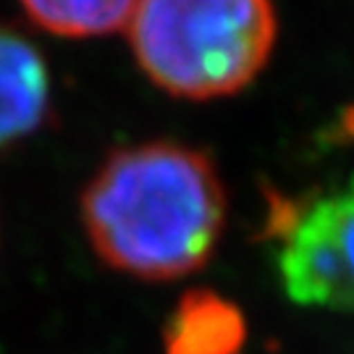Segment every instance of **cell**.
Returning a JSON list of instances; mask_svg holds the SVG:
<instances>
[{"label":"cell","instance_id":"6da1fadb","mask_svg":"<svg viewBox=\"0 0 354 354\" xmlns=\"http://www.w3.org/2000/svg\"><path fill=\"white\" fill-rule=\"evenodd\" d=\"M95 254L142 281H174L207 266L226 226V189L205 152L155 140L111 152L82 192Z\"/></svg>","mask_w":354,"mask_h":354},{"label":"cell","instance_id":"7a4b0ae2","mask_svg":"<svg viewBox=\"0 0 354 354\" xmlns=\"http://www.w3.org/2000/svg\"><path fill=\"white\" fill-rule=\"evenodd\" d=\"M129 42L155 87L184 100L244 89L276 45L273 0H137Z\"/></svg>","mask_w":354,"mask_h":354},{"label":"cell","instance_id":"3957f363","mask_svg":"<svg viewBox=\"0 0 354 354\" xmlns=\"http://www.w3.org/2000/svg\"><path fill=\"white\" fill-rule=\"evenodd\" d=\"M279 270L297 304L354 313V178L304 210L283 239Z\"/></svg>","mask_w":354,"mask_h":354},{"label":"cell","instance_id":"277c9868","mask_svg":"<svg viewBox=\"0 0 354 354\" xmlns=\"http://www.w3.org/2000/svg\"><path fill=\"white\" fill-rule=\"evenodd\" d=\"M50 113V74L42 53L0 26V150L35 134Z\"/></svg>","mask_w":354,"mask_h":354},{"label":"cell","instance_id":"5b68a950","mask_svg":"<svg viewBox=\"0 0 354 354\" xmlns=\"http://www.w3.org/2000/svg\"><path fill=\"white\" fill-rule=\"evenodd\" d=\"M244 339L241 310L207 289L181 294L163 328L165 354H239Z\"/></svg>","mask_w":354,"mask_h":354},{"label":"cell","instance_id":"8992f818","mask_svg":"<svg viewBox=\"0 0 354 354\" xmlns=\"http://www.w3.org/2000/svg\"><path fill=\"white\" fill-rule=\"evenodd\" d=\"M26 16L61 37H100L129 24L137 0H21Z\"/></svg>","mask_w":354,"mask_h":354},{"label":"cell","instance_id":"52a82bcc","mask_svg":"<svg viewBox=\"0 0 354 354\" xmlns=\"http://www.w3.org/2000/svg\"><path fill=\"white\" fill-rule=\"evenodd\" d=\"M330 137L344 145H354V105H346L336 121V127L330 129Z\"/></svg>","mask_w":354,"mask_h":354}]
</instances>
